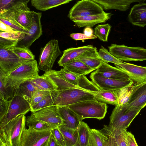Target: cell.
I'll return each mask as SVG.
<instances>
[{"instance_id":"1","label":"cell","mask_w":146,"mask_h":146,"mask_svg":"<svg viewBox=\"0 0 146 146\" xmlns=\"http://www.w3.org/2000/svg\"><path fill=\"white\" fill-rule=\"evenodd\" d=\"M0 127L21 115L31 110L29 103L21 96L15 94L9 100L0 98Z\"/></svg>"},{"instance_id":"2","label":"cell","mask_w":146,"mask_h":146,"mask_svg":"<svg viewBox=\"0 0 146 146\" xmlns=\"http://www.w3.org/2000/svg\"><path fill=\"white\" fill-rule=\"evenodd\" d=\"M18 41L0 37V74L6 77L26 61L13 51Z\"/></svg>"},{"instance_id":"3","label":"cell","mask_w":146,"mask_h":146,"mask_svg":"<svg viewBox=\"0 0 146 146\" xmlns=\"http://www.w3.org/2000/svg\"><path fill=\"white\" fill-rule=\"evenodd\" d=\"M65 107L75 113L81 121L88 118L103 119L106 115L108 108L106 104L95 99L85 100Z\"/></svg>"},{"instance_id":"4","label":"cell","mask_w":146,"mask_h":146,"mask_svg":"<svg viewBox=\"0 0 146 146\" xmlns=\"http://www.w3.org/2000/svg\"><path fill=\"white\" fill-rule=\"evenodd\" d=\"M39 68L37 61L26 62L23 63L4 79L6 85L15 90V89L25 81L38 77Z\"/></svg>"},{"instance_id":"5","label":"cell","mask_w":146,"mask_h":146,"mask_svg":"<svg viewBox=\"0 0 146 146\" xmlns=\"http://www.w3.org/2000/svg\"><path fill=\"white\" fill-rule=\"evenodd\" d=\"M26 119L25 115H21L0 127V141L6 146H19Z\"/></svg>"},{"instance_id":"6","label":"cell","mask_w":146,"mask_h":146,"mask_svg":"<svg viewBox=\"0 0 146 146\" xmlns=\"http://www.w3.org/2000/svg\"><path fill=\"white\" fill-rule=\"evenodd\" d=\"M127 105L116 106L110 117L109 125L116 128L127 129L141 109L128 107Z\"/></svg>"},{"instance_id":"7","label":"cell","mask_w":146,"mask_h":146,"mask_svg":"<svg viewBox=\"0 0 146 146\" xmlns=\"http://www.w3.org/2000/svg\"><path fill=\"white\" fill-rule=\"evenodd\" d=\"M58 92L54 102V105L58 108L95 99L94 96L96 94L76 88L58 91Z\"/></svg>"},{"instance_id":"8","label":"cell","mask_w":146,"mask_h":146,"mask_svg":"<svg viewBox=\"0 0 146 146\" xmlns=\"http://www.w3.org/2000/svg\"><path fill=\"white\" fill-rule=\"evenodd\" d=\"M109 52L121 61L146 60V49L139 47H129L124 44H111L108 47Z\"/></svg>"},{"instance_id":"9","label":"cell","mask_w":146,"mask_h":146,"mask_svg":"<svg viewBox=\"0 0 146 146\" xmlns=\"http://www.w3.org/2000/svg\"><path fill=\"white\" fill-rule=\"evenodd\" d=\"M61 54L58 41L55 39L50 40L41 50L39 69L45 72L51 70L56 58Z\"/></svg>"},{"instance_id":"10","label":"cell","mask_w":146,"mask_h":146,"mask_svg":"<svg viewBox=\"0 0 146 146\" xmlns=\"http://www.w3.org/2000/svg\"><path fill=\"white\" fill-rule=\"evenodd\" d=\"M52 129L36 130L25 126L22 131L19 146H48Z\"/></svg>"},{"instance_id":"11","label":"cell","mask_w":146,"mask_h":146,"mask_svg":"<svg viewBox=\"0 0 146 146\" xmlns=\"http://www.w3.org/2000/svg\"><path fill=\"white\" fill-rule=\"evenodd\" d=\"M103 8L92 0L78 1L69 12L68 17L70 20L74 17L96 15L105 13Z\"/></svg>"},{"instance_id":"12","label":"cell","mask_w":146,"mask_h":146,"mask_svg":"<svg viewBox=\"0 0 146 146\" xmlns=\"http://www.w3.org/2000/svg\"><path fill=\"white\" fill-rule=\"evenodd\" d=\"M29 0H15L11 10L14 18L17 23L29 31L32 23V14L27 6Z\"/></svg>"},{"instance_id":"13","label":"cell","mask_w":146,"mask_h":146,"mask_svg":"<svg viewBox=\"0 0 146 146\" xmlns=\"http://www.w3.org/2000/svg\"><path fill=\"white\" fill-rule=\"evenodd\" d=\"M66 81L79 88L94 93L101 90L84 75H78L64 68L57 71Z\"/></svg>"},{"instance_id":"14","label":"cell","mask_w":146,"mask_h":146,"mask_svg":"<svg viewBox=\"0 0 146 146\" xmlns=\"http://www.w3.org/2000/svg\"><path fill=\"white\" fill-rule=\"evenodd\" d=\"M31 12L32 23L29 29V33L25 34L24 38L18 41L16 46L29 48L42 34L41 22L42 13L33 11Z\"/></svg>"},{"instance_id":"15","label":"cell","mask_w":146,"mask_h":146,"mask_svg":"<svg viewBox=\"0 0 146 146\" xmlns=\"http://www.w3.org/2000/svg\"><path fill=\"white\" fill-rule=\"evenodd\" d=\"M90 78L101 90H118L134 82L131 79L118 80L106 78L98 74L96 71L91 74Z\"/></svg>"},{"instance_id":"16","label":"cell","mask_w":146,"mask_h":146,"mask_svg":"<svg viewBox=\"0 0 146 146\" xmlns=\"http://www.w3.org/2000/svg\"><path fill=\"white\" fill-rule=\"evenodd\" d=\"M32 113L38 120L48 124L54 129L64 125L63 121L59 114L58 108L55 105L47 107Z\"/></svg>"},{"instance_id":"17","label":"cell","mask_w":146,"mask_h":146,"mask_svg":"<svg viewBox=\"0 0 146 146\" xmlns=\"http://www.w3.org/2000/svg\"><path fill=\"white\" fill-rule=\"evenodd\" d=\"M115 65L117 68L126 73L136 84L146 82V66H139L125 62L121 64Z\"/></svg>"},{"instance_id":"18","label":"cell","mask_w":146,"mask_h":146,"mask_svg":"<svg viewBox=\"0 0 146 146\" xmlns=\"http://www.w3.org/2000/svg\"><path fill=\"white\" fill-rule=\"evenodd\" d=\"M128 107L143 108L146 106V82L133 84Z\"/></svg>"},{"instance_id":"19","label":"cell","mask_w":146,"mask_h":146,"mask_svg":"<svg viewBox=\"0 0 146 146\" xmlns=\"http://www.w3.org/2000/svg\"><path fill=\"white\" fill-rule=\"evenodd\" d=\"M112 15L111 13L105 12L96 15L76 17L71 20L78 28L91 27L98 24L106 22L110 19Z\"/></svg>"},{"instance_id":"20","label":"cell","mask_w":146,"mask_h":146,"mask_svg":"<svg viewBox=\"0 0 146 146\" xmlns=\"http://www.w3.org/2000/svg\"><path fill=\"white\" fill-rule=\"evenodd\" d=\"M96 71L99 75L108 78L118 80L131 79L129 76L124 71L103 61Z\"/></svg>"},{"instance_id":"21","label":"cell","mask_w":146,"mask_h":146,"mask_svg":"<svg viewBox=\"0 0 146 146\" xmlns=\"http://www.w3.org/2000/svg\"><path fill=\"white\" fill-rule=\"evenodd\" d=\"M129 21L132 25L141 27L146 26V3L134 5L128 15Z\"/></svg>"},{"instance_id":"22","label":"cell","mask_w":146,"mask_h":146,"mask_svg":"<svg viewBox=\"0 0 146 146\" xmlns=\"http://www.w3.org/2000/svg\"><path fill=\"white\" fill-rule=\"evenodd\" d=\"M98 4L104 9H115L125 11L128 10L130 5L137 2H144L145 0H92Z\"/></svg>"},{"instance_id":"23","label":"cell","mask_w":146,"mask_h":146,"mask_svg":"<svg viewBox=\"0 0 146 146\" xmlns=\"http://www.w3.org/2000/svg\"><path fill=\"white\" fill-rule=\"evenodd\" d=\"M58 110L63 121L64 125L69 128L77 130L81 122L77 114L67 107H58Z\"/></svg>"},{"instance_id":"24","label":"cell","mask_w":146,"mask_h":146,"mask_svg":"<svg viewBox=\"0 0 146 146\" xmlns=\"http://www.w3.org/2000/svg\"><path fill=\"white\" fill-rule=\"evenodd\" d=\"M92 69L96 70L103 61L99 56L97 48L93 47L76 58Z\"/></svg>"},{"instance_id":"25","label":"cell","mask_w":146,"mask_h":146,"mask_svg":"<svg viewBox=\"0 0 146 146\" xmlns=\"http://www.w3.org/2000/svg\"><path fill=\"white\" fill-rule=\"evenodd\" d=\"M89 45L78 47H72L63 51V54L58 63L59 66H63L68 62L77 58L85 52L93 47Z\"/></svg>"},{"instance_id":"26","label":"cell","mask_w":146,"mask_h":146,"mask_svg":"<svg viewBox=\"0 0 146 146\" xmlns=\"http://www.w3.org/2000/svg\"><path fill=\"white\" fill-rule=\"evenodd\" d=\"M100 130L106 135L113 137L118 146H128L126 136L127 129L116 128L109 125H104Z\"/></svg>"},{"instance_id":"27","label":"cell","mask_w":146,"mask_h":146,"mask_svg":"<svg viewBox=\"0 0 146 146\" xmlns=\"http://www.w3.org/2000/svg\"><path fill=\"white\" fill-rule=\"evenodd\" d=\"M38 90L28 80L24 82L17 87L15 89V94L23 98L30 106L34 95Z\"/></svg>"},{"instance_id":"28","label":"cell","mask_w":146,"mask_h":146,"mask_svg":"<svg viewBox=\"0 0 146 146\" xmlns=\"http://www.w3.org/2000/svg\"><path fill=\"white\" fill-rule=\"evenodd\" d=\"M43 75L47 77L56 86L57 91L74 88H79L66 81L55 70L52 69L45 72Z\"/></svg>"},{"instance_id":"29","label":"cell","mask_w":146,"mask_h":146,"mask_svg":"<svg viewBox=\"0 0 146 146\" xmlns=\"http://www.w3.org/2000/svg\"><path fill=\"white\" fill-rule=\"evenodd\" d=\"M0 21L12 28L15 32L28 34L29 31L23 27L15 20L10 9L0 11Z\"/></svg>"},{"instance_id":"30","label":"cell","mask_w":146,"mask_h":146,"mask_svg":"<svg viewBox=\"0 0 146 146\" xmlns=\"http://www.w3.org/2000/svg\"><path fill=\"white\" fill-rule=\"evenodd\" d=\"M63 68L78 75H86L95 70L76 58L64 64Z\"/></svg>"},{"instance_id":"31","label":"cell","mask_w":146,"mask_h":146,"mask_svg":"<svg viewBox=\"0 0 146 146\" xmlns=\"http://www.w3.org/2000/svg\"><path fill=\"white\" fill-rule=\"evenodd\" d=\"M118 90H101L95 94V99L99 102L116 106L118 104L117 95Z\"/></svg>"},{"instance_id":"32","label":"cell","mask_w":146,"mask_h":146,"mask_svg":"<svg viewBox=\"0 0 146 146\" xmlns=\"http://www.w3.org/2000/svg\"><path fill=\"white\" fill-rule=\"evenodd\" d=\"M71 0H31L32 6L37 10L45 11L60 5L67 3Z\"/></svg>"},{"instance_id":"33","label":"cell","mask_w":146,"mask_h":146,"mask_svg":"<svg viewBox=\"0 0 146 146\" xmlns=\"http://www.w3.org/2000/svg\"><path fill=\"white\" fill-rule=\"evenodd\" d=\"M108 138L101 130L90 129L88 146H106Z\"/></svg>"},{"instance_id":"34","label":"cell","mask_w":146,"mask_h":146,"mask_svg":"<svg viewBox=\"0 0 146 146\" xmlns=\"http://www.w3.org/2000/svg\"><path fill=\"white\" fill-rule=\"evenodd\" d=\"M29 81L38 90H44L50 92L57 90L56 86L52 82L43 75L39 76Z\"/></svg>"},{"instance_id":"35","label":"cell","mask_w":146,"mask_h":146,"mask_svg":"<svg viewBox=\"0 0 146 146\" xmlns=\"http://www.w3.org/2000/svg\"><path fill=\"white\" fill-rule=\"evenodd\" d=\"M90 128L86 123L82 121L77 129L78 137L74 146H88Z\"/></svg>"},{"instance_id":"36","label":"cell","mask_w":146,"mask_h":146,"mask_svg":"<svg viewBox=\"0 0 146 146\" xmlns=\"http://www.w3.org/2000/svg\"><path fill=\"white\" fill-rule=\"evenodd\" d=\"M57 128L64 136L65 146H74L78 139V133L77 130L69 128L64 125L59 126Z\"/></svg>"},{"instance_id":"37","label":"cell","mask_w":146,"mask_h":146,"mask_svg":"<svg viewBox=\"0 0 146 146\" xmlns=\"http://www.w3.org/2000/svg\"><path fill=\"white\" fill-rule=\"evenodd\" d=\"M26 125L29 128L36 130L54 129L48 124L38 120L32 112L31 115L26 118Z\"/></svg>"},{"instance_id":"38","label":"cell","mask_w":146,"mask_h":146,"mask_svg":"<svg viewBox=\"0 0 146 146\" xmlns=\"http://www.w3.org/2000/svg\"><path fill=\"white\" fill-rule=\"evenodd\" d=\"M58 93L57 90L51 92L39 103L31 107L30 111L31 112H33L43 108L54 105Z\"/></svg>"},{"instance_id":"39","label":"cell","mask_w":146,"mask_h":146,"mask_svg":"<svg viewBox=\"0 0 146 146\" xmlns=\"http://www.w3.org/2000/svg\"><path fill=\"white\" fill-rule=\"evenodd\" d=\"M134 82L124 87L118 91V105H127L130 98Z\"/></svg>"},{"instance_id":"40","label":"cell","mask_w":146,"mask_h":146,"mask_svg":"<svg viewBox=\"0 0 146 146\" xmlns=\"http://www.w3.org/2000/svg\"><path fill=\"white\" fill-rule=\"evenodd\" d=\"M111 28V26L108 23L98 25L95 28L94 33L101 41L107 42Z\"/></svg>"},{"instance_id":"41","label":"cell","mask_w":146,"mask_h":146,"mask_svg":"<svg viewBox=\"0 0 146 146\" xmlns=\"http://www.w3.org/2000/svg\"><path fill=\"white\" fill-rule=\"evenodd\" d=\"M5 77L0 74V98L9 100L14 96L15 90L6 85Z\"/></svg>"},{"instance_id":"42","label":"cell","mask_w":146,"mask_h":146,"mask_svg":"<svg viewBox=\"0 0 146 146\" xmlns=\"http://www.w3.org/2000/svg\"><path fill=\"white\" fill-rule=\"evenodd\" d=\"M98 53L103 61L105 62H111L117 65L121 64L124 62L116 58L109 52L106 48L102 46L99 50Z\"/></svg>"},{"instance_id":"43","label":"cell","mask_w":146,"mask_h":146,"mask_svg":"<svg viewBox=\"0 0 146 146\" xmlns=\"http://www.w3.org/2000/svg\"><path fill=\"white\" fill-rule=\"evenodd\" d=\"M13 51L20 58L24 60L31 61L35 60V55L28 48L16 46L13 48Z\"/></svg>"},{"instance_id":"44","label":"cell","mask_w":146,"mask_h":146,"mask_svg":"<svg viewBox=\"0 0 146 146\" xmlns=\"http://www.w3.org/2000/svg\"><path fill=\"white\" fill-rule=\"evenodd\" d=\"M25 34L17 32H5L0 31V37L7 39L19 41L23 39Z\"/></svg>"},{"instance_id":"45","label":"cell","mask_w":146,"mask_h":146,"mask_svg":"<svg viewBox=\"0 0 146 146\" xmlns=\"http://www.w3.org/2000/svg\"><path fill=\"white\" fill-rule=\"evenodd\" d=\"M51 92L44 90L37 91L34 95L30 105L31 108L37 104L43 99Z\"/></svg>"},{"instance_id":"46","label":"cell","mask_w":146,"mask_h":146,"mask_svg":"<svg viewBox=\"0 0 146 146\" xmlns=\"http://www.w3.org/2000/svg\"><path fill=\"white\" fill-rule=\"evenodd\" d=\"M51 134L55 138L60 146H65V143L64 136L58 128L52 129Z\"/></svg>"},{"instance_id":"47","label":"cell","mask_w":146,"mask_h":146,"mask_svg":"<svg viewBox=\"0 0 146 146\" xmlns=\"http://www.w3.org/2000/svg\"><path fill=\"white\" fill-rule=\"evenodd\" d=\"M70 37L75 40H84L91 39H95L97 37L94 35L90 36H87L84 33H71L70 34Z\"/></svg>"},{"instance_id":"48","label":"cell","mask_w":146,"mask_h":146,"mask_svg":"<svg viewBox=\"0 0 146 146\" xmlns=\"http://www.w3.org/2000/svg\"><path fill=\"white\" fill-rule=\"evenodd\" d=\"M15 1V0H0V11L10 8Z\"/></svg>"},{"instance_id":"49","label":"cell","mask_w":146,"mask_h":146,"mask_svg":"<svg viewBox=\"0 0 146 146\" xmlns=\"http://www.w3.org/2000/svg\"><path fill=\"white\" fill-rule=\"evenodd\" d=\"M126 136L128 146H138L134 135L131 133L127 131Z\"/></svg>"},{"instance_id":"50","label":"cell","mask_w":146,"mask_h":146,"mask_svg":"<svg viewBox=\"0 0 146 146\" xmlns=\"http://www.w3.org/2000/svg\"><path fill=\"white\" fill-rule=\"evenodd\" d=\"M0 30L2 32H15L11 27L0 21Z\"/></svg>"},{"instance_id":"51","label":"cell","mask_w":146,"mask_h":146,"mask_svg":"<svg viewBox=\"0 0 146 146\" xmlns=\"http://www.w3.org/2000/svg\"><path fill=\"white\" fill-rule=\"evenodd\" d=\"M108 137L106 146H118L114 138L111 135H107Z\"/></svg>"},{"instance_id":"52","label":"cell","mask_w":146,"mask_h":146,"mask_svg":"<svg viewBox=\"0 0 146 146\" xmlns=\"http://www.w3.org/2000/svg\"><path fill=\"white\" fill-rule=\"evenodd\" d=\"M48 146H60L51 134L50 137Z\"/></svg>"},{"instance_id":"53","label":"cell","mask_w":146,"mask_h":146,"mask_svg":"<svg viewBox=\"0 0 146 146\" xmlns=\"http://www.w3.org/2000/svg\"><path fill=\"white\" fill-rule=\"evenodd\" d=\"M93 30L91 27H86L84 31V34L87 36H90L93 35Z\"/></svg>"},{"instance_id":"54","label":"cell","mask_w":146,"mask_h":146,"mask_svg":"<svg viewBox=\"0 0 146 146\" xmlns=\"http://www.w3.org/2000/svg\"><path fill=\"white\" fill-rule=\"evenodd\" d=\"M0 146H6L3 144L2 142L0 141Z\"/></svg>"}]
</instances>
